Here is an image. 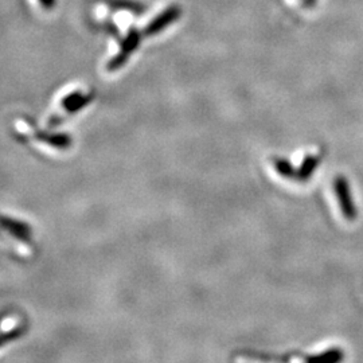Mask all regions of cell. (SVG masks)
Wrapping results in <instances>:
<instances>
[{
	"label": "cell",
	"instance_id": "1",
	"mask_svg": "<svg viewBox=\"0 0 363 363\" xmlns=\"http://www.w3.org/2000/svg\"><path fill=\"white\" fill-rule=\"evenodd\" d=\"M140 39H142V34L138 30H135V28L130 30V34L127 35V38L124 39V42H123L121 52H120V54H117L116 57L108 64L106 69L109 72H115L117 69H120V67L125 65V62L128 61L130 54L135 52L136 48L139 46Z\"/></svg>",
	"mask_w": 363,
	"mask_h": 363
},
{
	"label": "cell",
	"instance_id": "7",
	"mask_svg": "<svg viewBox=\"0 0 363 363\" xmlns=\"http://www.w3.org/2000/svg\"><path fill=\"white\" fill-rule=\"evenodd\" d=\"M40 1V4L46 9V10H52V7H54V4H55V0H39Z\"/></svg>",
	"mask_w": 363,
	"mask_h": 363
},
{
	"label": "cell",
	"instance_id": "6",
	"mask_svg": "<svg viewBox=\"0 0 363 363\" xmlns=\"http://www.w3.org/2000/svg\"><path fill=\"white\" fill-rule=\"evenodd\" d=\"M22 335V330H13L11 333H9V334H3V335H0V346H3V345H6V343H9V342H11L13 339H16V337H19Z\"/></svg>",
	"mask_w": 363,
	"mask_h": 363
},
{
	"label": "cell",
	"instance_id": "5",
	"mask_svg": "<svg viewBox=\"0 0 363 363\" xmlns=\"http://www.w3.org/2000/svg\"><path fill=\"white\" fill-rule=\"evenodd\" d=\"M35 139L39 142H43V143L50 144L52 147H57V148H67L72 140H70V136L69 135H62V133H48V132H39L35 135Z\"/></svg>",
	"mask_w": 363,
	"mask_h": 363
},
{
	"label": "cell",
	"instance_id": "4",
	"mask_svg": "<svg viewBox=\"0 0 363 363\" xmlns=\"http://www.w3.org/2000/svg\"><path fill=\"white\" fill-rule=\"evenodd\" d=\"M0 226L6 230H9L10 233H13L16 238L22 240V241H28L30 240V228L18 220L7 218V217H0Z\"/></svg>",
	"mask_w": 363,
	"mask_h": 363
},
{
	"label": "cell",
	"instance_id": "3",
	"mask_svg": "<svg viewBox=\"0 0 363 363\" xmlns=\"http://www.w3.org/2000/svg\"><path fill=\"white\" fill-rule=\"evenodd\" d=\"M93 100V94H84L81 91H74L70 96L65 97L62 100V108L65 109L66 115H72L76 113L78 111H81L82 108H85L86 105Z\"/></svg>",
	"mask_w": 363,
	"mask_h": 363
},
{
	"label": "cell",
	"instance_id": "2",
	"mask_svg": "<svg viewBox=\"0 0 363 363\" xmlns=\"http://www.w3.org/2000/svg\"><path fill=\"white\" fill-rule=\"evenodd\" d=\"M182 10L178 4H172L169 6L166 11L159 13L155 19L145 27L144 30V35H155L157 33H160L162 30H164L166 27H169L171 23H174L175 21L179 19Z\"/></svg>",
	"mask_w": 363,
	"mask_h": 363
}]
</instances>
